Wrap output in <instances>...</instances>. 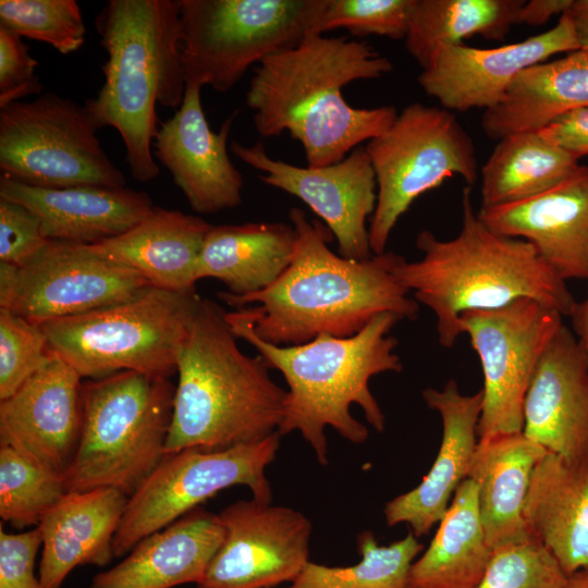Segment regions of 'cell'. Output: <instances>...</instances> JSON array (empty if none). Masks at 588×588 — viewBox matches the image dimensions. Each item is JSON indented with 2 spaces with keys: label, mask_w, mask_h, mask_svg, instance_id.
<instances>
[{
  "label": "cell",
  "mask_w": 588,
  "mask_h": 588,
  "mask_svg": "<svg viewBox=\"0 0 588 588\" xmlns=\"http://www.w3.org/2000/svg\"><path fill=\"white\" fill-rule=\"evenodd\" d=\"M392 69V62L367 41L309 33L298 46L273 53L255 68L246 105L261 137L286 131L303 146L308 167H326L393 123L397 115L393 106L355 108L342 96L345 85L379 78Z\"/></svg>",
  "instance_id": "6da1fadb"
},
{
  "label": "cell",
  "mask_w": 588,
  "mask_h": 588,
  "mask_svg": "<svg viewBox=\"0 0 588 588\" xmlns=\"http://www.w3.org/2000/svg\"><path fill=\"white\" fill-rule=\"evenodd\" d=\"M289 217L296 242L279 279L253 294H218L245 313L260 339L298 345L320 334L352 336L383 313L417 319L419 304L394 274L401 255L384 252L365 260L344 258L330 249L333 235L324 224L310 222L296 207Z\"/></svg>",
  "instance_id": "7a4b0ae2"
},
{
  "label": "cell",
  "mask_w": 588,
  "mask_h": 588,
  "mask_svg": "<svg viewBox=\"0 0 588 588\" xmlns=\"http://www.w3.org/2000/svg\"><path fill=\"white\" fill-rule=\"evenodd\" d=\"M225 319L234 335L249 343L266 365L279 370L287 383L278 433L298 431L319 464L329 462L326 427L355 444L367 440V427L351 414L353 404L362 408L376 431L384 430L385 417L370 391L369 380L382 372L402 371V362L395 352L397 341L390 335L402 320L397 315L380 314L352 336L320 334L298 345H275L260 339L241 308L225 311Z\"/></svg>",
  "instance_id": "3957f363"
},
{
  "label": "cell",
  "mask_w": 588,
  "mask_h": 588,
  "mask_svg": "<svg viewBox=\"0 0 588 588\" xmlns=\"http://www.w3.org/2000/svg\"><path fill=\"white\" fill-rule=\"evenodd\" d=\"M421 258L401 256L393 270L414 299L436 316L438 339L451 347L462 334L458 321L467 311L505 306L519 298L546 304L568 317L576 303L528 242L499 234L475 211L471 187L462 194V225L456 236L441 240L422 230L416 238Z\"/></svg>",
  "instance_id": "277c9868"
},
{
  "label": "cell",
  "mask_w": 588,
  "mask_h": 588,
  "mask_svg": "<svg viewBox=\"0 0 588 588\" xmlns=\"http://www.w3.org/2000/svg\"><path fill=\"white\" fill-rule=\"evenodd\" d=\"M215 302L199 296L181 346L166 451H223L278 432L287 392L245 355Z\"/></svg>",
  "instance_id": "5b68a950"
},
{
  "label": "cell",
  "mask_w": 588,
  "mask_h": 588,
  "mask_svg": "<svg viewBox=\"0 0 588 588\" xmlns=\"http://www.w3.org/2000/svg\"><path fill=\"white\" fill-rule=\"evenodd\" d=\"M107 53L105 82L85 102L99 128L117 130L132 176L149 182L160 168L152 157L156 105L179 109L186 79L181 61L177 0H109L96 19Z\"/></svg>",
  "instance_id": "8992f818"
},
{
  "label": "cell",
  "mask_w": 588,
  "mask_h": 588,
  "mask_svg": "<svg viewBox=\"0 0 588 588\" xmlns=\"http://www.w3.org/2000/svg\"><path fill=\"white\" fill-rule=\"evenodd\" d=\"M175 385L120 371L83 383V427L64 475L68 492L115 488L128 498L167 455Z\"/></svg>",
  "instance_id": "52a82bcc"
},
{
  "label": "cell",
  "mask_w": 588,
  "mask_h": 588,
  "mask_svg": "<svg viewBox=\"0 0 588 588\" xmlns=\"http://www.w3.org/2000/svg\"><path fill=\"white\" fill-rule=\"evenodd\" d=\"M199 295L150 285L123 302L39 323L82 378L138 371L170 378Z\"/></svg>",
  "instance_id": "ba28073f"
},
{
  "label": "cell",
  "mask_w": 588,
  "mask_h": 588,
  "mask_svg": "<svg viewBox=\"0 0 588 588\" xmlns=\"http://www.w3.org/2000/svg\"><path fill=\"white\" fill-rule=\"evenodd\" d=\"M186 83L220 93L267 57L298 46L327 0H177Z\"/></svg>",
  "instance_id": "9c48e42d"
},
{
  "label": "cell",
  "mask_w": 588,
  "mask_h": 588,
  "mask_svg": "<svg viewBox=\"0 0 588 588\" xmlns=\"http://www.w3.org/2000/svg\"><path fill=\"white\" fill-rule=\"evenodd\" d=\"M365 148L377 181L368 229L373 255L385 252L395 224L422 194L455 175L469 185L477 180L474 142L454 113L442 107L406 106Z\"/></svg>",
  "instance_id": "30bf717a"
},
{
  "label": "cell",
  "mask_w": 588,
  "mask_h": 588,
  "mask_svg": "<svg viewBox=\"0 0 588 588\" xmlns=\"http://www.w3.org/2000/svg\"><path fill=\"white\" fill-rule=\"evenodd\" d=\"M98 130L85 105L54 93L12 102L0 108V169L37 187H125Z\"/></svg>",
  "instance_id": "8fae6325"
},
{
  "label": "cell",
  "mask_w": 588,
  "mask_h": 588,
  "mask_svg": "<svg viewBox=\"0 0 588 588\" xmlns=\"http://www.w3.org/2000/svg\"><path fill=\"white\" fill-rule=\"evenodd\" d=\"M280 437L275 432L258 442L217 452L186 449L168 453L128 498L113 540L114 558L233 486H245L253 499L271 503L266 468L275 458Z\"/></svg>",
  "instance_id": "7c38bea8"
},
{
  "label": "cell",
  "mask_w": 588,
  "mask_h": 588,
  "mask_svg": "<svg viewBox=\"0 0 588 588\" xmlns=\"http://www.w3.org/2000/svg\"><path fill=\"white\" fill-rule=\"evenodd\" d=\"M563 315L532 298L464 313L467 334L482 368V408L478 439L523 431L525 395L537 364L563 326Z\"/></svg>",
  "instance_id": "4fadbf2b"
},
{
  "label": "cell",
  "mask_w": 588,
  "mask_h": 588,
  "mask_svg": "<svg viewBox=\"0 0 588 588\" xmlns=\"http://www.w3.org/2000/svg\"><path fill=\"white\" fill-rule=\"evenodd\" d=\"M150 285L85 244L51 240L22 267L0 261V308L36 324L123 302Z\"/></svg>",
  "instance_id": "5bb4252c"
},
{
  "label": "cell",
  "mask_w": 588,
  "mask_h": 588,
  "mask_svg": "<svg viewBox=\"0 0 588 588\" xmlns=\"http://www.w3.org/2000/svg\"><path fill=\"white\" fill-rule=\"evenodd\" d=\"M218 515L224 537L197 588H272L309 562L313 527L303 513L252 499Z\"/></svg>",
  "instance_id": "9a60e30c"
},
{
  "label": "cell",
  "mask_w": 588,
  "mask_h": 588,
  "mask_svg": "<svg viewBox=\"0 0 588 588\" xmlns=\"http://www.w3.org/2000/svg\"><path fill=\"white\" fill-rule=\"evenodd\" d=\"M230 148L261 172V182L299 198L321 218L342 257L365 260L373 255L366 222L376 209L377 181L365 146L355 148L338 163L320 168L273 159L261 142L245 146L233 140Z\"/></svg>",
  "instance_id": "2e32d148"
},
{
  "label": "cell",
  "mask_w": 588,
  "mask_h": 588,
  "mask_svg": "<svg viewBox=\"0 0 588 588\" xmlns=\"http://www.w3.org/2000/svg\"><path fill=\"white\" fill-rule=\"evenodd\" d=\"M579 49L572 22L562 14L555 26L523 41L497 48L465 44L442 48L418 75L424 91L453 112L488 110L527 68Z\"/></svg>",
  "instance_id": "e0dca14e"
},
{
  "label": "cell",
  "mask_w": 588,
  "mask_h": 588,
  "mask_svg": "<svg viewBox=\"0 0 588 588\" xmlns=\"http://www.w3.org/2000/svg\"><path fill=\"white\" fill-rule=\"evenodd\" d=\"M82 379L53 352L41 369L0 401V445L64 476L82 434Z\"/></svg>",
  "instance_id": "ac0fdd59"
},
{
  "label": "cell",
  "mask_w": 588,
  "mask_h": 588,
  "mask_svg": "<svg viewBox=\"0 0 588 588\" xmlns=\"http://www.w3.org/2000/svg\"><path fill=\"white\" fill-rule=\"evenodd\" d=\"M201 87L186 83L182 105L161 123L152 146L191 208L210 215L242 204L243 176L228 154L235 114L213 132L203 110Z\"/></svg>",
  "instance_id": "d6986e66"
},
{
  "label": "cell",
  "mask_w": 588,
  "mask_h": 588,
  "mask_svg": "<svg viewBox=\"0 0 588 588\" xmlns=\"http://www.w3.org/2000/svg\"><path fill=\"white\" fill-rule=\"evenodd\" d=\"M523 433L568 461L588 460V359L563 324L541 355L523 406Z\"/></svg>",
  "instance_id": "ffe728a7"
},
{
  "label": "cell",
  "mask_w": 588,
  "mask_h": 588,
  "mask_svg": "<svg viewBox=\"0 0 588 588\" xmlns=\"http://www.w3.org/2000/svg\"><path fill=\"white\" fill-rule=\"evenodd\" d=\"M492 231L524 240L562 280H588V166L532 198L477 212Z\"/></svg>",
  "instance_id": "44dd1931"
},
{
  "label": "cell",
  "mask_w": 588,
  "mask_h": 588,
  "mask_svg": "<svg viewBox=\"0 0 588 588\" xmlns=\"http://www.w3.org/2000/svg\"><path fill=\"white\" fill-rule=\"evenodd\" d=\"M421 395L442 421L437 457L417 487L395 497L383 509L388 526L407 524L417 538L441 520L457 487L467 478L478 443L483 393L462 394L456 381L450 379L441 390L427 388Z\"/></svg>",
  "instance_id": "7402d4cb"
},
{
  "label": "cell",
  "mask_w": 588,
  "mask_h": 588,
  "mask_svg": "<svg viewBox=\"0 0 588 588\" xmlns=\"http://www.w3.org/2000/svg\"><path fill=\"white\" fill-rule=\"evenodd\" d=\"M0 197L32 210L49 240L85 245L123 234L143 221L155 207L147 193L126 186L45 188L4 174L0 177Z\"/></svg>",
  "instance_id": "603a6c76"
},
{
  "label": "cell",
  "mask_w": 588,
  "mask_h": 588,
  "mask_svg": "<svg viewBox=\"0 0 588 588\" xmlns=\"http://www.w3.org/2000/svg\"><path fill=\"white\" fill-rule=\"evenodd\" d=\"M128 497L115 488L66 492L41 518L39 580L61 588L77 566H106L114 558L113 540Z\"/></svg>",
  "instance_id": "cb8c5ba5"
},
{
  "label": "cell",
  "mask_w": 588,
  "mask_h": 588,
  "mask_svg": "<svg viewBox=\"0 0 588 588\" xmlns=\"http://www.w3.org/2000/svg\"><path fill=\"white\" fill-rule=\"evenodd\" d=\"M224 537L218 514L197 507L137 542L90 588H173L199 584Z\"/></svg>",
  "instance_id": "d4e9b609"
},
{
  "label": "cell",
  "mask_w": 588,
  "mask_h": 588,
  "mask_svg": "<svg viewBox=\"0 0 588 588\" xmlns=\"http://www.w3.org/2000/svg\"><path fill=\"white\" fill-rule=\"evenodd\" d=\"M523 518L568 576L588 571V460L548 452L534 469Z\"/></svg>",
  "instance_id": "484cf974"
},
{
  "label": "cell",
  "mask_w": 588,
  "mask_h": 588,
  "mask_svg": "<svg viewBox=\"0 0 588 588\" xmlns=\"http://www.w3.org/2000/svg\"><path fill=\"white\" fill-rule=\"evenodd\" d=\"M211 226L200 217L155 206L128 231L90 246L137 271L154 286L185 292L195 290L201 249Z\"/></svg>",
  "instance_id": "4316f807"
},
{
  "label": "cell",
  "mask_w": 588,
  "mask_h": 588,
  "mask_svg": "<svg viewBox=\"0 0 588 588\" xmlns=\"http://www.w3.org/2000/svg\"><path fill=\"white\" fill-rule=\"evenodd\" d=\"M547 453L523 432L478 439L467 478L477 487L479 515L492 550L530 538L523 509L534 469Z\"/></svg>",
  "instance_id": "83f0119b"
},
{
  "label": "cell",
  "mask_w": 588,
  "mask_h": 588,
  "mask_svg": "<svg viewBox=\"0 0 588 588\" xmlns=\"http://www.w3.org/2000/svg\"><path fill=\"white\" fill-rule=\"evenodd\" d=\"M588 107V49L531 65L512 82L502 99L485 110V134L500 140L538 132L559 117Z\"/></svg>",
  "instance_id": "f1b7e54d"
},
{
  "label": "cell",
  "mask_w": 588,
  "mask_h": 588,
  "mask_svg": "<svg viewBox=\"0 0 588 588\" xmlns=\"http://www.w3.org/2000/svg\"><path fill=\"white\" fill-rule=\"evenodd\" d=\"M295 242L293 225L283 222L212 225L201 249L197 280L218 279L236 296L260 292L285 271Z\"/></svg>",
  "instance_id": "f546056e"
},
{
  "label": "cell",
  "mask_w": 588,
  "mask_h": 588,
  "mask_svg": "<svg viewBox=\"0 0 588 588\" xmlns=\"http://www.w3.org/2000/svg\"><path fill=\"white\" fill-rule=\"evenodd\" d=\"M493 550L483 532L475 482L456 489L425 553L409 569L408 588H476Z\"/></svg>",
  "instance_id": "4dcf8cb0"
},
{
  "label": "cell",
  "mask_w": 588,
  "mask_h": 588,
  "mask_svg": "<svg viewBox=\"0 0 588 588\" xmlns=\"http://www.w3.org/2000/svg\"><path fill=\"white\" fill-rule=\"evenodd\" d=\"M481 168V207H498L538 196L566 180L578 159L539 132L500 140Z\"/></svg>",
  "instance_id": "1f68e13d"
},
{
  "label": "cell",
  "mask_w": 588,
  "mask_h": 588,
  "mask_svg": "<svg viewBox=\"0 0 588 588\" xmlns=\"http://www.w3.org/2000/svg\"><path fill=\"white\" fill-rule=\"evenodd\" d=\"M525 0H416L405 47L421 69L444 47L480 35L502 40L518 22Z\"/></svg>",
  "instance_id": "d6a6232c"
},
{
  "label": "cell",
  "mask_w": 588,
  "mask_h": 588,
  "mask_svg": "<svg viewBox=\"0 0 588 588\" xmlns=\"http://www.w3.org/2000/svg\"><path fill=\"white\" fill-rule=\"evenodd\" d=\"M362 560L351 566L308 562L284 588H408V575L422 544L409 531L403 539L380 546L372 531L357 537Z\"/></svg>",
  "instance_id": "836d02e7"
},
{
  "label": "cell",
  "mask_w": 588,
  "mask_h": 588,
  "mask_svg": "<svg viewBox=\"0 0 588 588\" xmlns=\"http://www.w3.org/2000/svg\"><path fill=\"white\" fill-rule=\"evenodd\" d=\"M68 492L64 476L0 445V517L15 529L37 527Z\"/></svg>",
  "instance_id": "e575fe53"
},
{
  "label": "cell",
  "mask_w": 588,
  "mask_h": 588,
  "mask_svg": "<svg viewBox=\"0 0 588 588\" xmlns=\"http://www.w3.org/2000/svg\"><path fill=\"white\" fill-rule=\"evenodd\" d=\"M0 26L22 38L49 44L62 54L78 50L86 39L75 0H1Z\"/></svg>",
  "instance_id": "d590c367"
},
{
  "label": "cell",
  "mask_w": 588,
  "mask_h": 588,
  "mask_svg": "<svg viewBox=\"0 0 588 588\" xmlns=\"http://www.w3.org/2000/svg\"><path fill=\"white\" fill-rule=\"evenodd\" d=\"M568 577L541 543L528 538L494 549L476 588H564Z\"/></svg>",
  "instance_id": "8d00e7d4"
},
{
  "label": "cell",
  "mask_w": 588,
  "mask_h": 588,
  "mask_svg": "<svg viewBox=\"0 0 588 588\" xmlns=\"http://www.w3.org/2000/svg\"><path fill=\"white\" fill-rule=\"evenodd\" d=\"M416 0H327L313 32L345 28L353 36L405 39Z\"/></svg>",
  "instance_id": "74e56055"
},
{
  "label": "cell",
  "mask_w": 588,
  "mask_h": 588,
  "mask_svg": "<svg viewBox=\"0 0 588 588\" xmlns=\"http://www.w3.org/2000/svg\"><path fill=\"white\" fill-rule=\"evenodd\" d=\"M52 355L39 324L0 308V401L17 391Z\"/></svg>",
  "instance_id": "f35d334b"
},
{
  "label": "cell",
  "mask_w": 588,
  "mask_h": 588,
  "mask_svg": "<svg viewBox=\"0 0 588 588\" xmlns=\"http://www.w3.org/2000/svg\"><path fill=\"white\" fill-rule=\"evenodd\" d=\"M50 241L32 210L0 197V261L22 267L42 252Z\"/></svg>",
  "instance_id": "ab89813d"
},
{
  "label": "cell",
  "mask_w": 588,
  "mask_h": 588,
  "mask_svg": "<svg viewBox=\"0 0 588 588\" xmlns=\"http://www.w3.org/2000/svg\"><path fill=\"white\" fill-rule=\"evenodd\" d=\"M37 65L22 37L0 26V108L42 94Z\"/></svg>",
  "instance_id": "60d3db41"
},
{
  "label": "cell",
  "mask_w": 588,
  "mask_h": 588,
  "mask_svg": "<svg viewBox=\"0 0 588 588\" xmlns=\"http://www.w3.org/2000/svg\"><path fill=\"white\" fill-rule=\"evenodd\" d=\"M42 546L38 527L8 532L0 525V588H42L35 561Z\"/></svg>",
  "instance_id": "b9f144b4"
},
{
  "label": "cell",
  "mask_w": 588,
  "mask_h": 588,
  "mask_svg": "<svg viewBox=\"0 0 588 588\" xmlns=\"http://www.w3.org/2000/svg\"><path fill=\"white\" fill-rule=\"evenodd\" d=\"M538 132L579 160L588 156V107L569 111Z\"/></svg>",
  "instance_id": "7bdbcfd3"
},
{
  "label": "cell",
  "mask_w": 588,
  "mask_h": 588,
  "mask_svg": "<svg viewBox=\"0 0 588 588\" xmlns=\"http://www.w3.org/2000/svg\"><path fill=\"white\" fill-rule=\"evenodd\" d=\"M573 0H528L524 1L518 13V24L529 26L544 25L555 15L564 14Z\"/></svg>",
  "instance_id": "ee69618b"
},
{
  "label": "cell",
  "mask_w": 588,
  "mask_h": 588,
  "mask_svg": "<svg viewBox=\"0 0 588 588\" xmlns=\"http://www.w3.org/2000/svg\"><path fill=\"white\" fill-rule=\"evenodd\" d=\"M566 14L572 22L579 49H588V0H573Z\"/></svg>",
  "instance_id": "f6af8a7d"
},
{
  "label": "cell",
  "mask_w": 588,
  "mask_h": 588,
  "mask_svg": "<svg viewBox=\"0 0 588 588\" xmlns=\"http://www.w3.org/2000/svg\"><path fill=\"white\" fill-rule=\"evenodd\" d=\"M568 317L572 321L573 333L588 359V293L583 301L575 303Z\"/></svg>",
  "instance_id": "bcb514c9"
},
{
  "label": "cell",
  "mask_w": 588,
  "mask_h": 588,
  "mask_svg": "<svg viewBox=\"0 0 588 588\" xmlns=\"http://www.w3.org/2000/svg\"><path fill=\"white\" fill-rule=\"evenodd\" d=\"M564 588H588V571H579L569 575Z\"/></svg>",
  "instance_id": "7dc6e473"
}]
</instances>
